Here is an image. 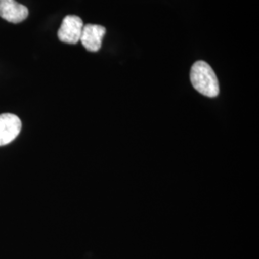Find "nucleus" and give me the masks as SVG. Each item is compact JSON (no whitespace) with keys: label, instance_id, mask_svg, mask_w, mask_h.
Returning <instances> with one entry per match:
<instances>
[{"label":"nucleus","instance_id":"f257e3e1","mask_svg":"<svg viewBox=\"0 0 259 259\" xmlns=\"http://www.w3.org/2000/svg\"><path fill=\"white\" fill-rule=\"evenodd\" d=\"M190 81L198 93L210 98L218 96L220 89L217 76L211 66L204 61H198L192 65Z\"/></svg>","mask_w":259,"mask_h":259},{"label":"nucleus","instance_id":"f03ea898","mask_svg":"<svg viewBox=\"0 0 259 259\" xmlns=\"http://www.w3.org/2000/svg\"><path fill=\"white\" fill-rule=\"evenodd\" d=\"M83 23L81 18L77 16H66L58 31V37L62 42L76 45L82 35Z\"/></svg>","mask_w":259,"mask_h":259},{"label":"nucleus","instance_id":"7ed1b4c3","mask_svg":"<svg viewBox=\"0 0 259 259\" xmlns=\"http://www.w3.org/2000/svg\"><path fill=\"white\" fill-rule=\"evenodd\" d=\"M21 126V121L16 114H0V146L7 145L17 139Z\"/></svg>","mask_w":259,"mask_h":259},{"label":"nucleus","instance_id":"20e7f679","mask_svg":"<svg viewBox=\"0 0 259 259\" xmlns=\"http://www.w3.org/2000/svg\"><path fill=\"white\" fill-rule=\"evenodd\" d=\"M106 34V28L97 24L83 25L81 42L90 52H97L102 47L103 37Z\"/></svg>","mask_w":259,"mask_h":259},{"label":"nucleus","instance_id":"39448f33","mask_svg":"<svg viewBox=\"0 0 259 259\" xmlns=\"http://www.w3.org/2000/svg\"><path fill=\"white\" fill-rule=\"evenodd\" d=\"M27 7L16 0H0V18L11 23H19L27 19Z\"/></svg>","mask_w":259,"mask_h":259}]
</instances>
